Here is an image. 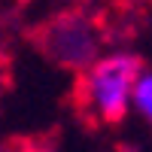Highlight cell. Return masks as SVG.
<instances>
[{"mask_svg": "<svg viewBox=\"0 0 152 152\" xmlns=\"http://www.w3.org/2000/svg\"><path fill=\"white\" fill-rule=\"evenodd\" d=\"M140 24L137 0H76L28 24L21 37L43 61L76 76L94 67L107 46L131 40Z\"/></svg>", "mask_w": 152, "mask_h": 152, "instance_id": "cell-1", "label": "cell"}, {"mask_svg": "<svg viewBox=\"0 0 152 152\" xmlns=\"http://www.w3.org/2000/svg\"><path fill=\"white\" fill-rule=\"evenodd\" d=\"M137 3H140V6H149V3H152V0H137Z\"/></svg>", "mask_w": 152, "mask_h": 152, "instance_id": "cell-7", "label": "cell"}, {"mask_svg": "<svg viewBox=\"0 0 152 152\" xmlns=\"http://www.w3.org/2000/svg\"><path fill=\"white\" fill-rule=\"evenodd\" d=\"M113 152H137V146H128V143H116Z\"/></svg>", "mask_w": 152, "mask_h": 152, "instance_id": "cell-6", "label": "cell"}, {"mask_svg": "<svg viewBox=\"0 0 152 152\" xmlns=\"http://www.w3.org/2000/svg\"><path fill=\"white\" fill-rule=\"evenodd\" d=\"M134 97H137V107H140V113L152 122V76H143V79H140V85H137Z\"/></svg>", "mask_w": 152, "mask_h": 152, "instance_id": "cell-4", "label": "cell"}, {"mask_svg": "<svg viewBox=\"0 0 152 152\" xmlns=\"http://www.w3.org/2000/svg\"><path fill=\"white\" fill-rule=\"evenodd\" d=\"M0 88H3V91L12 88V49L6 43L3 24H0Z\"/></svg>", "mask_w": 152, "mask_h": 152, "instance_id": "cell-3", "label": "cell"}, {"mask_svg": "<svg viewBox=\"0 0 152 152\" xmlns=\"http://www.w3.org/2000/svg\"><path fill=\"white\" fill-rule=\"evenodd\" d=\"M3 94H6V91H3V88H0V97H3Z\"/></svg>", "mask_w": 152, "mask_h": 152, "instance_id": "cell-8", "label": "cell"}, {"mask_svg": "<svg viewBox=\"0 0 152 152\" xmlns=\"http://www.w3.org/2000/svg\"><path fill=\"white\" fill-rule=\"evenodd\" d=\"M143 73H146L143 55L119 52L100 58L94 67L73 76L64 104L70 116L79 122V128H85L88 134L119 128L128 119V100L131 91H137Z\"/></svg>", "mask_w": 152, "mask_h": 152, "instance_id": "cell-2", "label": "cell"}, {"mask_svg": "<svg viewBox=\"0 0 152 152\" xmlns=\"http://www.w3.org/2000/svg\"><path fill=\"white\" fill-rule=\"evenodd\" d=\"M0 152H21V134H12L0 140Z\"/></svg>", "mask_w": 152, "mask_h": 152, "instance_id": "cell-5", "label": "cell"}]
</instances>
